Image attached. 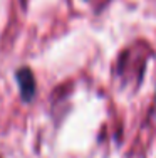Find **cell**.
<instances>
[{
  "label": "cell",
  "mask_w": 156,
  "mask_h": 158,
  "mask_svg": "<svg viewBox=\"0 0 156 158\" xmlns=\"http://www.w3.org/2000/svg\"><path fill=\"white\" fill-rule=\"evenodd\" d=\"M18 77H20L24 98L27 99V98H30L32 93H34V79H32V74H30V71H20V73H18Z\"/></svg>",
  "instance_id": "cell-1"
}]
</instances>
